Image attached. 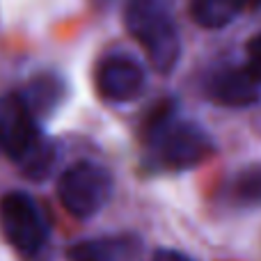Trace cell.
Returning <instances> with one entry per match:
<instances>
[{"instance_id":"obj_1","label":"cell","mask_w":261,"mask_h":261,"mask_svg":"<svg viewBox=\"0 0 261 261\" xmlns=\"http://www.w3.org/2000/svg\"><path fill=\"white\" fill-rule=\"evenodd\" d=\"M144 147L153 167L184 172L202 165L213 156L216 144L202 124L184 119L174 101H163L144 124Z\"/></svg>"},{"instance_id":"obj_2","label":"cell","mask_w":261,"mask_h":261,"mask_svg":"<svg viewBox=\"0 0 261 261\" xmlns=\"http://www.w3.org/2000/svg\"><path fill=\"white\" fill-rule=\"evenodd\" d=\"M0 151L35 181L46 179L55 165V144L21 94L0 96Z\"/></svg>"},{"instance_id":"obj_3","label":"cell","mask_w":261,"mask_h":261,"mask_svg":"<svg viewBox=\"0 0 261 261\" xmlns=\"http://www.w3.org/2000/svg\"><path fill=\"white\" fill-rule=\"evenodd\" d=\"M124 25L144 50L153 71L172 73L181 60V37L165 0H126Z\"/></svg>"},{"instance_id":"obj_4","label":"cell","mask_w":261,"mask_h":261,"mask_svg":"<svg viewBox=\"0 0 261 261\" xmlns=\"http://www.w3.org/2000/svg\"><path fill=\"white\" fill-rule=\"evenodd\" d=\"M0 229L7 243L25 259H39L50 243V227L39 202L18 190L0 197Z\"/></svg>"},{"instance_id":"obj_5","label":"cell","mask_w":261,"mask_h":261,"mask_svg":"<svg viewBox=\"0 0 261 261\" xmlns=\"http://www.w3.org/2000/svg\"><path fill=\"white\" fill-rule=\"evenodd\" d=\"M115 190L113 174L108 167L94 161H78L62 172L58 181V197L64 211L78 220L99 216L110 202Z\"/></svg>"},{"instance_id":"obj_6","label":"cell","mask_w":261,"mask_h":261,"mask_svg":"<svg viewBox=\"0 0 261 261\" xmlns=\"http://www.w3.org/2000/svg\"><path fill=\"white\" fill-rule=\"evenodd\" d=\"M147 87L142 62L128 53H108L96 64V90L110 103H130Z\"/></svg>"},{"instance_id":"obj_7","label":"cell","mask_w":261,"mask_h":261,"mask_svg":"<svg viewBox=\"0 0 261 261\" xmlns=\"http://www.w3.org/2000/svg\"><path fill=\"white\" fill-rule=\"evenodd\" d=\"M206 96L225 108H250L261 101V85L245 71V67L225 64L213 69L204 83Z\"/></svg>"},{"instance_id":"obj_8","label":"cell","mask_w":261,"mask_h":261,"mask_svg":"<svg viewBox=\"0 0 261 261\" xmlns=\"http://www.w3.org/2000/svg\"><path fill=\"white\" fill-rule=\"evenodd\" d=\"M69 261H140L142 241L135 234H108L83 239L67 250Z\"/></svg>"},{"instance_id":"obj_9","label":"cell","mask_w":261,"mask_h":261,"mask_svg":"<svg viewBox=\"0 0 261 261\" xmlns=\"http://www.w3.org/2000/svg\"><path fill=\"white\" fill-rule=\"evenodd\" d=\"M23 96V101L28 103V108L35 113L37 119L50 115L60 103L64 101V94H67V87H64V81L55 73H39L35 76L28 87L23 92H18Z\"/></svg>"},{"instance_id":"obj_10","label":"cell","mask_w":261,"mask_h":261,"mask_svg":"<svg viewBox=\"0 0 261 261\" xmlns=\"http://www.w3.org/2000/svg\"><path fill=\"white\" fill-rule=\"evenodd\" d=\"M248 12L245 0H188V14L204 30H220Z\"/></svg>"},{"instance_id":"obj_11","label":"cell","mask_w":261,"mask_h":261,"mask_svg":"<svg viewBox=\"0 0 261 261\" xmlns=\"http://www.w3.org/2000/svg\"><path fill=\"white\" fill-rule=\"evenodd\" d=\"M229 193L236 204L261 206V163L243 167L231 181Z\"/></svg>"},{"instance_id":"obj_12","label":"cell","mask_w":261,"mask_h":261,"mask_svg":"<svg viewBox=\"0 0 261 261\" xmlns=\"http://www.w3.org/2000/svg\"><path fill=\"white\" fill-rule=\"evenodd\" d=\"M245 71L261 85V32L245 44Z\"/></svg>"},{"instance_id":"obj_13","label":"cell","mask_w":261,"mask_h":261,"mask_svg":"<svg viewBox=\"0 0 261 261\" xmlns=\"http://www.w3.org/2000/svg\"><path fill=\"white\" fill-rule=\"evenodd\" d=\"M151 261H195V259H190L188 254H184V252H176V250L161 248V250H156V252H153Z\"/></svg>"},{"instance_id":"obj_14","label":"cell","mask_w":261,"mask_h":261,"mask_svg":"<svg viewBox=\"0 0 261 261\" xmlns=\"http://www.w3.org/2000/svg\"><path fill=\"white\" fill-rule=\"evenodd\" d=\"M90 3L94 5L96 9H110L115 3H117V0H90Z\"/></svg>"},{"instance_id":"obj_15","label":"cell","mask_w":261,"mask_h":261,"mask_svg":"<svg viewBox=\"0 0 261 261\" xmlns=\"http://www.w3.org/2000/svg\"><path fill=\"white\" fill-rule=\"evenodd\" d=\"M245 5H248V12H254L261 7V0H245Z\"/></svg>"},{"instance_id":"obj_16","label":"cell","mask_w":261,"mask_h":261,"mask_svg":"<svg viewBox=\"0 0 261 261\" xmlns=\"http://www.w3.org/2000/svg\"><path fill=\"white\" fill-rule=\"evenodd\" d=\"M0 153H3V151H0Z\"/></svg>"}]
</instances>
